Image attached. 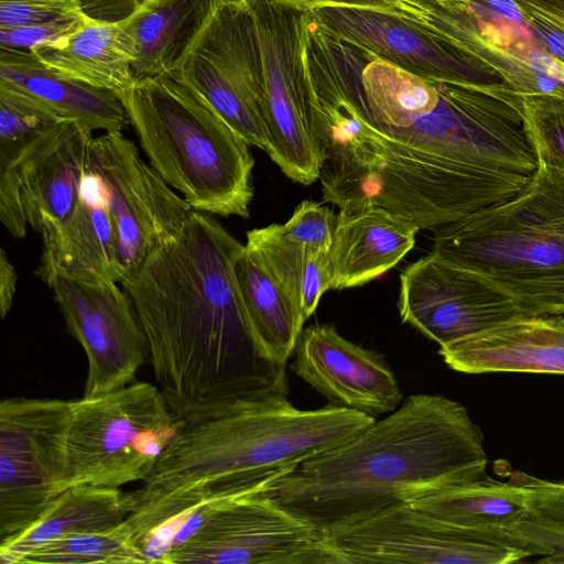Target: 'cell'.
<instances>
[{"label": "cell", "mask_w": 564, "mask_h": 564, "mask_svg": "<svg viewBox=\"0 0 564 564\" xmlns=\"http://www.w3.org/2000/svg\"><path fill=\"white\" fill-rule=\"evenodd\" d=\"M398 308L403 323L440 346L528 316L512 296L433 252L400 274Z\"/></svg>", "instance_id": "cell-16"}, {"label": "cell", "mask_w": 564, "mask_h": 564, "mask_svg": "<svg viewBox=\"0 0 564 564\" xmlns=\"http://www.w3.org/2000/svg\"><path fill=\"white\" fill-rule=\"evenodd\" d=\"M237 283L254 332L278 364L286 366L305 318L259 258L245 246L235 262Z\"/></svg>", "instance_id": "cell-27"}, {"label": "cell", "mask_w": 564, "mask_h": 564, "mask_svg": "<svg viewBox=\"0 0 564 564\" xmlns=\"http://www.w3.org/2000/svg\"><path fill=\"white\" fill-rule=\"evenodd\" d=\"M73 401L0 403V541L29 528L63 491Z\"/></svg>", "instance_id": "cell-11"}, {"label": "cell", "mask_w": 564, "mask_h": 564, "mask_svg": "<svg viewBox=\"0 0 564 564\" xmlns=\"http://www.w3.org/2000/svg\"><path fill=\"white\" fill-rule=\"evenodd\" d=\"M505 541L528 551L534 562L564 564V520L535 511L528 513L503 530Z\"/></svg>", "instance_id": "cell-32"}, {"label": "cell", "mask_w": 564, "mask_h": 564, "mask_svg": "<svg viewBox=\"0 0 564 564\" xmlns=\"http://www.w3.org/2000/svg\"><path fill=\"white\" fill-rule=\"evenodd\" d=\"M522 98L525 129L538 163L564 172V95Z\"/></svg>", "instance_id": "cell-31"}, {"label": "cell", "mask_w": 564, "mask_h": 564, "mask_svg": "<svg viewBox=\"0 0 564 564\" xmlns=\"http://www.w3.org/2000/svg\"><path fill=\"white\" fill-rule=\"evenodd\" d=\"M209 0H144L119 22L134 51V79L166 73L199 26Z\"/></svg>", "instance_id": "cell-26"}, {"label": "cell", "mask_w": 564, "mask_h": 564, "mask_svg": "<svg viewBox=\"0 0 564 564\" xmlns=\"http://www.w3.org/2000/svg\"><path fill=\"white\" fill-rule=\"evenodd\" d=\"M56 270L96 273L117 281L109 195L101 176L88 164L77 209L56 251L40 263L37 274L45 281Z\"/></svg>", "instance_id": "cell-25"}, {"label": "cell", "mask_w": 564, "mask_h": 564, "mask_svg": "<svg viewBox=\"0 0 564 564\" xmlns=\"http://www.w3.org/2000/svg\"><path fill=\"white\" fill-rule=\"evenodd\" d=\"M18 274L6 250L0 251V314L4 318L10 312L17 291Z\"/></svg>", "instance_id": "cell-39"}, {"label": "cell", "mask_w": 564, "mask_h": 564, "mask_svg": "<svg viewBox=\"0 0 564 564\" xmlns=\"http://www.w3.org/2000/svg\"><path fill=\"white\" fill-rule=\"evenodd\" d=\"M0 78L22 87L93 132L123 131L130 123L113 91L64 77L30 51L0 47Z\"/></svg>", "instance_id": "cell-22"}, {"label": "cell", "mask_w": 564, "mask_h": 564, "mask_svg": "<svg viewBox=\"0 0 564 564\" xmlns=\"http://www.w3.org/2000/svg\"><path fill=\"white\" fill-rule=\"evenodd\" d=\"M117 96L150 165L194 210L249 217L250 144L199 95L164 73Z\"/></svg>", "instance_id": "cell-6"}, {"label": "cell", "mask_w": 564, "mask_h": 564, "mask_svg": "<svg viewBox=\"0 0 564 564\" xmlns=\"http://www.w3.org/2000/svg\"><path fill=\"white\" fill-rule=\"evenodd\" d=\"M140 1H144V0H135L134 4H135V3H138V2H140Z\"/></svg>", "instance_id": "cell-42"}, {"label": "cell", "mask_w": 564, "mask_h": 564, "mask_svg": "<svg viewBox=\"0 0 564 564\" xmlns=\"http://www.w3.org/2000/svg\"><path fill=\"white\" fill-rule=\"evenodd\" d=\"M64 119L33 94L0 78V164H14L30 145Z\"/></svg>", "instance_id": "cell-30"}, {"label": "cell", "mask_w": 564, "mask_h": 564, "mask_svg": "<svg viewBox=\"0 0 564 564\" xmlns=\"http://www.w3.org/2000/svg\"><path fill=\"white\" fill-rule=\"evenodd\" d=\"M558 318L564 324V314L560 315Z\"/></svg>", "instance_id": "cell-41"}, {"label": "cell", "mask_w": 564, "mask_h": 564, "mask_svg": "<svg viewBox=\"0 0 564 564\" xmlns=\"http://www.w3.org/2000/svg\"><path fill=\"white\" fill-rule=\"evenodd\" d=\"M421 229L379 207L337 215L329 264L334 290L364 285L394 268Z\"/></svg>", "instance_id": "cell-20"}, {"label": "cell", "mask_w": 564, "mask_h": 564, "mask_svg": "<svg viewBox=\"0 0 564 564\" xmlns=\"http://www.w3.org/2000/svg\"><path fill=\"white\" fill-rule=\"evenodd\" d=\"M166 564H338L325 535L260 492L200 506Z\"/></svg>", "instance_id": "cell-9"}, {"label": "cell", "mask_w": 564, "mask_h": 564, "mask_svg": "<svg viewBox=\"0 0 564 564\" xmlns=\"http://www.w3.org/2000/svg\"><path fill=\"white\" fill-rule=\"evenodd\" d=\"M258 39L267 153L292 181L310 185L325 162L324 122L305 63L308 11L282 0H243Z\"/></svg>", "instance_id": "cell-7"}, {"label": "cell", "mask_w": 564, "mask_h": 564, "mask_svg": "<svg viewBox=\"0 0 564 564\" xmlns=\"http://www.w3.org/2000/svg\"><path fill=\"white\" fill-rule=\"evenodd\" d=\"M178 427L159 387L149 382L73 401L65 489L143 482Z\"/></svg>", "instance_id": "cell-8"}, {"label": "cell", "mask_w": 564, "mask_h": 564, "mask_svg": "<svg viewBox=\"0 0 564 564\" xmlns=\"http://www.w3.org/2000/svg\"><path fill=\"white\" fill-rule=\"evenodd\" d=\"M68 334L87 359L85 398L123 388L149 358V347L128 292L96 273L54 271L45 281Z\"/></svg>", "instance_id": "cell-13"}, {"label": "cell", "mask_w": 564, "mask_h": 564, "mask_svg": "<svg viewBox=\"0 0 564 564\" xmlns=\"http://www.w3.org/2000/svg\"><path fill=\"white\" fill-rule=\"evenodd\" d=\"M88 166L104 180L115 230L120 283L183 228L193 208L141 156L122 131L93 137Z\"/></svg>", "instance_id": "cell-12"}, {"label": "cell", "mask_w": 564, "mask_h": 564, "mask_svg": "<svg viewBox=\"0 0 564 564\" xmlns=\"http://www.w3.org/2000/svg\"><path fill=\"white\" fill-rule=\"evenodd\" d=\"M310 15L330 34L419 77L513 88L477 57L405 14L372 8L328 6L310 10Z\"/></svg>", "instance_id": "cell-15"}, {"label": "cell", "mask_w": 564, "mask_h": 564, "mask_svg": "<svg viewBox=\"0 0 564 564\" xmlns=\"http://www.w3.org/2000/svg\"><path fill=\"white\" fill-rule=\"evenodd\" d=\"M290 4H293L303 10H313L319 7L328 6H343V7H359V8H372L393 11L400 13V1L399 0H282Z\"/></svg>", "instance_id": "cell-38"}, {"label": "cell", "mask_w": 564, "mask_h": 564, "mask_svg": "<svg viewBox=\"0 0 564 564\" xmlns=\"http://www.w3.org/2000/svg\"><path fill=\"white\" fill-rule=\"evenodd\" d=\"M336 226L337 216L333 209L312 200L302 202L282 225L291 239L327 252L333 245Z\"/></svg>", "instance_id": "cell-33"}, {"label": "cell", "mask_w": 564, "mask_h": 564, "mask_svg": "<svg viewBox=\"0 0 564 564\" xmlns=\"http://www.w3.org/2000/svg\"><path fill=\"white\" fill-rule=\"evenodd\" d=\"M457 372L564 375V324L558 316L517 317L440 346Z\"/></svg>", "instance_id": "cell-19"}, {"label": "cell", "mask_w": 564, "mask_h": 564, "mask_svg": "<svg viewBox=\"0 0 564 564\" xmlns=\"http://www.w3.org/2000/svg\"><path fill=\"white\" fill-rule=\"evenodd\" d=\"M521 9L535 42L564 65V30L530 10Z\"/></svg>", "instance_id": "cell-37"}, {"label": "cell", "mask_w": 564, "mask_h": 564, "mask_svg": "<svg viewBox=\"0 0 564 564\" xmlns=\"http://www.w3.org/2000/svg\"><path fill=\"white\" fill-rule=\"evenodd\" d=\"M338 564H513L531 554L486 541L410 502L387 508L325 534Z\"/></svg>", "instance_id": "cell-14"}, {"label": "cell", "mask_w": 564, "mask_h": 564, "mask_svg": "<svg viewBox=\"0 0 564 564\" xmlns=\"http://www.w3.org/2000/svg\"><path fill=\"white\" fill-rule=\"evenodd\" d=\"M166 74L199 95L250 145L268 151L261 56L243 0H209L199 26Z\"/></svg>", "instance_id": "cell-10"}, {"label": "cell", "mask_w": 564, "mask_h": 564, "mask_svg": "<svg viewBox=\"0 0 564 564\" xmlns=\"http://www.w3.org/2000/svg\"><path fill=\"white\" fill-rule=\"evenodd\" d=\"M518 6L530 10L564 30V0H513Z\"/></svg>", "instance_id": "cell-40"}, {"label": "cell", "mask_w": 564, "mask_h": 564, "mask_svg": "<svg viewBox=\"0 0 564 564\" xmlns=\"http://www.w3.org/2000/svg\"><path fill=\"white\" fill-rule=\"evenodd\" d=\"M484 440L460 402L413 394L382 420L269 481L260 494L325 535L487 474Z\"/></svg>", "instance_id": "cell-3"}, {"label": "cell", "mask_w": 564, "mask_h": 564, "mask_svg": "<svg viewBox=\"0 0 564 564\" xmlns=\"http://www.w3.org/2000/svg\"><path fill=\"white\" fill-rule=\"evenodd\" d=\"M243 248L212 215L193 210L174 238L120 282L177 420L288 398L286 366L262 347L237 283Z\"/></svg>", "instance_id": "cell-2"}, {"label": "cell", "mask_w": 564, "mask_h": 564, "mask_svg": "<svg viewBox=\"0 0 564 564\" xmlns=\"http://www.w3.org/2000/svg\"><path fill=\"white\" fill-rule=\"evenodd\" d=\"M141 564L145 555L127 520L109 530L79 532L54 539L26 554L20 564Z\"/></svg>", "instance_id": "cell-29"}, {"label": "cell", "mask_w": 564, "mask_h": 564, "mask_svg": "<svg viewBox=\"0 0 564 564\" xmlns=\"http://www.w3.org/2000/svg\"><path fill=\"white\" fill-rule=\"evenodd\" d=\"M30 52L59 75L116 95L134 82L133 45L119 20L93 17L64 46Z\"/></svg>", "instance_id": "cell-24"}, {"label": "cell", "mask_w": 564, "mask_h": 564, "mask_svg": "<svg viewBox=\"0 0 564 564\" xmlns=\"http://www.w3.org/2000/svg\"><path fill=\"white\" fill-rule=\"evenodd\" d=\"M245 246L264 264L305 321L310 318L333 285L329 251L291 239L278 224L248 231Z\"/></svg>", "instance_id": "cell-28"}, {"label": "cell", "mask_w": 564, "mask_h": 564, "mask_svg": "<svg viewBox=\"0 0 564 564\" xmlns=\"http://www.w3.org/2000/svg\"><path fill=\"white\" fill-rule=\"evenodd\" d=\"M306 70L321 109L323 198L436 229L522 191L538 169L522 95L425 79L317 24Z\"/></svg>", "instance_id": "cell-1"}, {"label": "cell", "mask_w": 564, "mask_h": 564, "mask_svg": "<svg viewBox=\"0 0 564 564\" xmlns=\"http://www.w3.org/2000/svg\"><path fill=\"white\" fill-rule=\"evenodd\" d=\"M178 421L176 436L135 490L127 519L135 540L180 529L203 505L260 492L376 417L332 404L301 410L284 398Z\"/></svg>", "instance_id": "cell-4"}, {"label": "cell", "mask_w": 564, "mask_h": 564, "mask_svg": "<svg viewBox=\"0 0 564 564\" xmlns=\"http://www.w3.org/2000/svg\"><path fill=\"white\" fill-rule=\"evenodd\" d=\"M293 354L291 371L334 406L377 417L394 411L403 399L383 356L344 338L333 325L303 328Z\"/></svg>", "instance_id": "cell-18"}, {"label": "cell", "mask_w": 564, "mask_h": 564, "mask_svg": "<svg viewBox=\"0 0 564 564\" xmlns=\"http://www.w3.org/2000/svg\"><path fill=\"white\" fill-rule=\"evenodd\" d=\"M137 507L135 491L89 485L63 490L25 530L0 541V563L20 564L34 549L70 533L109 530Z\"/></svg>", "instance_id": "cell-21"}, {"label": "cell", "mask_w": 564, "mask_h": 564, "mask_svg": "<svg viewBox=\"0 0 564 564\" xmlns=\"http://www.w3.org/2000/svg\"><path fill=\"white\" fill-rule=\"evenodd\" d=\"M410 503L479 539L502 544H507L503 530L533 511L523 486L487 474L433 491Z\"/></svg>", "instance_id": "cell-23"}, {"label": "cell", "mask_w": 564, "mask_h": 564, "mask_svg": "<svg viewBox=\"0 0 564 564\" xmlns=\"http://www.w3.org/2000/svg\"><path fill=\"white\" fill-rule=\"evenodd\" d=\"M93 131L64 119L14 163L29 227L42 239L40 263L52 258L79 203Z\"/></svg>", "instance_id": "cell-17"}, {"label": "cell", "mask_w": 564, "mask_h": 564, "mask_svg": "<svg viewBox=\"0 0 564 564\" xmlns=\"http://www.w3.org/2000/svg\"><path fill=\"white\" fill-rule=\"evenodd\" d=\"M86 14L82 0H0V28L50 23Z\"/></svg>", "instance_id": "cell-34"}, {"label": "cell", "mask_w": 564, "mask_h": 564, "mask_svg": "<svg viewBox=\"0 0 564 564\" xmlns=\"http://www.w3.org/2000/svg\"><path fill=\"white\" fill-rule=\"evenodd\" d=\"M432 252L512 296L564 314V172L539 163L514 196L434 229Z\"/></svg>", "instance_id": "cell-5"}, {"label": "cell", "mask_w": 564, "mask_h": 564, "mask_svg": "<svg viewBox=\"0 0 564 564\" xmlns=\"http://www.w3.org/2000/svg\"><path fill=\"white\" fill-rule=\"evenodd\" d=\"M91 19L93 17L86 14L50 23L0 28V47L26 51L62 47Z\"/></svg>", "instance_id": "cell-35"}, {"label": "cell", "mask_w": 564, "mask_h": 564, "mask_svg": "<svg viewBox=\"0 0 564 564\" xmlns=\"http://www.w3.org/2000/svg\"><path fill=\"white\" fill-rule=\"evenodd\" d=\"M0 220L13 238L25 237L29 224L14 164H0Z\"/></svg>", "instance_id": "cell-36"}]
</instances>
